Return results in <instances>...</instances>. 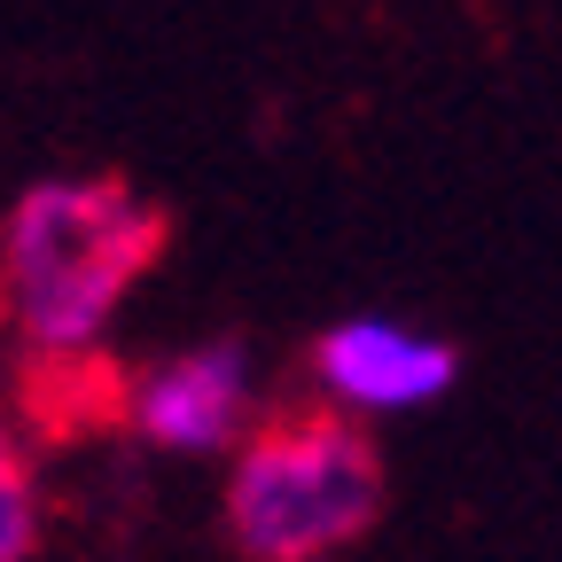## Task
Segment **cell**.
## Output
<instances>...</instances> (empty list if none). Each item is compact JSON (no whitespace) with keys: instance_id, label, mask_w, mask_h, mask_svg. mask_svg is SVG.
Returning <instances> with one entry per match:
<instances>
[{"instance_id":"1","label":"cell","mask_w":562,"mask_h":562,"mask_svg":"<svg viewBox=\"0 0 562 562\" xmlns=\"http://www.w3.org/2000/svg\"><path fill=\"white\" fill-rule=\"evenodd\" d=\"M9 305L16 328L47 351H94L117 321L125 290L165 250V211L125 195L117 180H40L16 195L9 220Z\"/></svg>"},{"instance_id":"2","label":"cell","mask_w":562,"mask_h":562,"mask_svg":"<svg viewBox=\"0 0 562 562\" xmlns=\"http://www.w3.org/2000/svg\"><path fill=\"white\" fill-rule=\"evenodd\" d=\"M391 476L344 406L266 422L227 476V531L258 562H313L383 524Z\"/></svg>"},{"instance_id":"3","label":"cell","mask_w":562,"mask_h":562,"mask_svg":"<svg viewBox=\"0 0 562 562\" xmlns=\"http://www.w3.org/2000/svg\"><path fill=\"white\" fill-rule=\"evenodd\" d=\"M313 383L344 414H406L461 383V351L406 321H336L313 344Z\"/></svg>"},{"instance_id":"4","label":"cell","mask_w":562,"mask_h":562,"mask_svg":"<svg viewBox=\"0 0 562 562\" xmlns=\"http://www.w3.org/2000/svg\"><path fill=\"white\" fill-rule=\"evenodd\" d=\"M125 422L157 453H220L250 422V351L243 344H203L165 360L149 383L125 391Z\"/></svg>"},{"instance_id":"5","label":"cell","mask_w":562,"mask_h":562,"mask_svg":"<svg viewBox=\"0 0 562 562\" xmlns=\"http://www.w3.org/2000/svg\"><path fill=\"white\" fill-rule=\"evenodd\" d=\"M32 547H40V484L16 438L0 430V562H24Z\"/></svg>"}]
</instances>
